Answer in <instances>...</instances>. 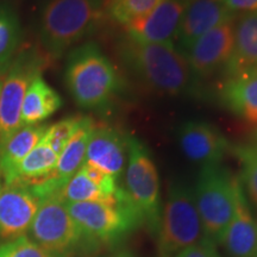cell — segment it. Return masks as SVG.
<instances>
[{"label": "cell", "instance_id": "obj_1", "mask_svg": "<svg viewBox=\"0 0 257 257\" xmlns=\"http://www.w3.org/2000/svg\"><path fill=\"white\" fill-rule=\"evenodd\" d=\"M119 56L128 72L153 92L179 96L197 91L199 80L187 57L175 46L141 43L125 37L119 46Z\"/></svg>", "mask_w": 257, "mask_h": 257}, {"label": "cell", "instance_id": "obj_2", "mask_svg": "<svg viewBox=\"0 0 257 257\" xmlns=\"http://www.w3.org/2000/svg\"><path fill=\"white\" fill-rule=\"evenodd\" d=\"M64 80L74 101L86 110L108 107L123 88L117 68L94 42L70 50Z\"/></svg>", "mask_w": 257, "mask_h": 257}, {"label": "cell", "instance_id": "obj_3", "mask_svg": "<svg viewBox=\"0 0 257 257\" xmlns=\"http://www.w3.org/2000/svg\"><path fill=\"white\" fill-rule=\"evenodd\" d=\"M104 0H47L38 18V40L50 59H60L100 25Z\"/></svg>", "mask_w": 257, "mask_h": 257}, {"label": "cell", "instance_id": "obj_4", "mask_svg": "<svg viewBox=\"0 0 257 257\" xmlns=\"http://www.w3.org/2000/svg\"><path fill=\"white\" fill-rule=\"evenodd\" d=\"M87 245L119 242L142 226L140 214L123 187L107 201L66 204Z\"/></svg>", "mask_w": 257, "mask_h": 257}, {"label": "cell", "instance_id": "obj_5", "mask_svg": "<svg viewBox=\"0 0 257 257\" xmlns=\"http://www.w3.org/2000/svg\"><path fill=\"white\" fill-rule=\"evenodd\" d=\"M237 178L220 165L202 166L194 189V201L204 237L220 244L232 219Z\"/></svg>", "mask_w": 257, "mask_h": 257}, {"label": "cell", "instance_id": "obj_6", "mask_svg": "<svg viewBox=\"0 0 257 257\" xmlns=\"http://www.w3.org/2000/svg\"><path fill=\"white\" fill-rule=\"evenodd\" d=\"M156 237L159 257H175L204 237L194 194L186 185L169 186Z\"/></svg>", "mask_w": 257, "mask_h": 257}, {"label": "cell", "instance_id": "obj_7", "mask_svg": "<svg viewBox=\"0 0 257 257\" xmlns=\"http://www.w3.org/2000/svg\"><path fill=\"white\" fill-rule=\"evenodd\" d=\"M125 192L140 214L142 226L156 236L161 220V192L157 168L148 148L128 136Z\"/></svg>", "mask_w": 257, "mask_h": 257}, {"label": "cell", "instance_id": "obj_8", "mask_svg": "<svg viewBox=\"0 0 257 257\" xmlns=\"http://www.w3.org/2000/svg\"><path fill=\"white\" fill-rule=\"evenodd\" d=\"M46 60L35 49H23L12 57L0 93V153L22 125V106L29 86L42 75Z\"/></svg>", "mask_w": 257, "mask_h": 257}, {"label": "cell", "instance_id": "obj_9", "mask_svg": "<svg viewBox=\"0 0 257 257\" xmlns=\"http://www.w3.org/2000/svg\"><path fill=\"white\" fill-rule=\"evenodd\" d=\"M27 236L43 249L61 257H68L81 245H87L66 202L55 194L41 199Z\"/></svg>", "mask_w": 257, "mask_h": 257}, {"label": "cell", "instance_id": "obj_10", "mask_svg": "<svg viewBox=\"0 0 257 257\" xmlns=\"http://www.w3.org/2000/svg\"><path fill=\"white\" fill-rule=\"evenodd\" d=\"M40 201L30 186L3 181L0 186V239L3 242L28 234Z\"/></svg>", "mask_w": 257, "mask_h": 257}, {"label": "cell", "instance_id": "obj_11", "mask_svg": "<svg viewBox=\"0 0 257 257\" xmlns=\"http://www.w3.org/2000/svg\"><path fill=\"white\" fill-rule=\"evenodd\" d=\"M234 22H226L198 38L185 55L198 80L223 72L233 50Z\"/></svg>", "mask_w": 257, "mask_h": 257}, {"label": "cell", "instance_id": "obj_12", "mask_svg": "<svg viewBox=\"0 0 257 257\" xmlns=\"http://www.w3.org/2000/svg\"><path fill=\"white\" fill-rule=\"evenodd\" d=\"M192 0H162L152 12L125 25L126 37L141 43L175 46L180 24Z\"/></svg>", "mask_w": 257, "mask_h": 257}, {"label": "cell", "instance_id": "obj_13", "mask_svg": "<svg viewBox=\"0 0 257 257\" xmlns=\"http://www.w3.org/2000/svg\"><path fill=\"white\" fill-rule=\"evenodd\" d=\"M178 141L185 156L201 166L220 165L232 147L219 128L205 120L182 124L178 130Z\"/></svg>", "mask_w": 257, "mask_h": 257}, {"label": "cell", "instance_id": "obj_14", "mask_svg": "<svg viewBox=\"0 0 257 257\" xmlns=\"http://www.w3.org/2000/svg\"><path fill=\"white\" fill-rule=\"evenodd\" d=\"M94 125V121L89 117L81 118V123L78 130L74 133L72 138L61 152L53 172L41 181L30 185L32 192L38 198L42 199L48 195L56 194L81 168V166L85 163L86 150H87V144Z\"/></svg>", "mask_w": 257, "mask_h": 257}, {"label": "cell", "instance_id": "obj_15", "mask_svg": "<svg viewBox=\"0 0 257 257\" xmlns=\"http://www.w3.org/2000/svg\"><path fill=\"white\" fill-rule=\"evenodd\" d=\"M127 141L128 135L118 128L94 125L87 144L85 163L118 180L127 162Z\"/></svg>", "mask_w": 257, "mask_h": 257}, {"label": "cell", "instance_id": "obj_16", "mask_svg": "<svg viewBox=\"0 0 257 257\" xmlns=\"http://www.w3.org/2000/svg\"><path fill=\"white\" fill-rule=\"evenodd\" d=\"M236 17L223 0H192L180 24L175 47L185 54L202 35Z\"/></svg>", "mask_w": 257, "mask_h": 257}, {"label": "cell", "instance_id": "obj_17", "mask_svg": "<svg viewBox=\"0 0 257 257\" xmlns=\"http://www.w3.org/2000/svg\"><path fill=\"white\" fill-rule=\"evenodd\" d=\"M230 257H257V218L250 210L237 178L232 219L220 242Z\"/></svg>", "mask_w": 257, "mask_h": 257}, {"label": "cell", "instance_id": "obj_18", "mask_svg": "<svg viewBox=\"0 0 257 257\" xmlns=\"http://www.w3.org/2000/svg\"><path fill=\"white\" fill-rule=\"evenodd\" d=\"M219 98L231 113L257 126V68L227 76L219 89Z\"/></svg>", "mask_w": 257, "mask_h": 257}, {"label": "cell", "instance_id": "obj_19", "mask_svg": "<svg viewBox=\"0 0 257 257\" xmlns=\"http://www.w3.org/2000/svg\"><path fill=\"white\" fill-rule=\"evenodd\" d=\"M257 68V12L237 15L234 42L223 73L227 76Z\"/></svg>", "mask_w": 257, "mask_h": 257}, {"label": "cell", "instance_id": "obj_20", "mask_svg": "<svg viewBox=\"0 0 257 257\" xmlns=\"http://www.w3.org/2000/svg\"><path fill=\"white\" fill-rule=\"evenodd\" d=\"M59 93L38 75L32 80L22 106V125H36L51 117L62 106Z\"/></svg>", "mask_w": 257, "mask_h": 257}, {"label": "cell", "instance_id": "obj_21", "mask_svg": "<svg viewBox=\"0 0 257 257\" xmlns=\"http://www.w3.org/2000/svg\"><path fill=\"white\" fill-rule=\"evenodd\" d=\"M48 125H24L9 138L0 153V174L3 181L11 176L25 156L41 142Z\"/></svg>", "mask_w": 257, "mask_h": 257}, {"label": "cell", "instance_id": "obj_22", "mask_svg": "<svg viewBox=\"0 0 257 257\" xmlns=\"http://www.w3.org/2000/svg\"><path fill=\"white\" fill-rule=\"evenodd\" d=\"M59 155L54 152L44 138L37 144L14 170L11 176L4 182H22L34 185L41 181L55 168Z\"/></svg>", "mask_w": 257, "mask_h": 257}, {"label": "cell", "instance_id": "obj_23", "mask_svg": "<svg viewBox=\"0 0 257 257\" xmlns=\"http://www.w3.org/2000/svg\"><path fill=\"white\" fill-rule=\"evenodd\" d=\"M115 194L113 197H108L102 191L100 186L96 184L94 180L89 178L81 166V168L70 178L69 181L55 195H57L63 202L69 204V202L83 201H107L112 200L115 197Z\"/></svg>", "mask_w": 257, "mask_h": 257}, {"label": "cell", "instance_id": "obj_24", "mask_svg": "<svg viewBox=\"0 0 257 257\" xmlns=\"http://www.w3.org/2000/svg\"><path fill=\"white\" fill-rule=\"evenodd\" d=\"M21 36V23L15 10L0 4V66L9 63L16 55Z\"/></svg>", "mask_w": 257, "mask_h": 257}, {"label": "cell", "instance_id": "obj_25", "mask_svg": "<svg viewBox=\"0 0 257 257\" xmlns=\"http://www.w3.org/2000/svg\"><path fill=\"white\" fill-rule=\"evenodd\" d=\"M162 0H106L105 14L114 23L125 27L147 16Z\"/></svg>", "mask_w": 257, "mask_h": 257}, {"label": "cell", "instance_id": "obj_26", "mask_svg": "<svg viewBox=\"0 0 257 257\" xmlns=\"http://www.w3.org/2000/svg\"><path fill=\"white\" fill-rule=\"evenodd\" d=\"M230 153L236 156L240 165V184L245 186L250 198L257 206V144H237L231 147Z\"/></svg>", "mask_w": 257, "mask_h": 257}, {"label": "cell", "instance_id": "obj_27", "mask_svg": "<svg viewBox=\"0 0 257 257\" xmlns=\"http://www.w3.org/2000/svg\"><path fill=\"white\" fill-rule=\"evenodd\" d=\"M81 118L82 115H73V117L64 118V119L48 126L43 138L49 143V146L53 148L57 155H60L74 133L78 130L79 125L81 123Z\"/></svg>", "mask_w": 257, "mask_h": 257}, {"label": "cell", "instance_id": "obj_28", "mask_svg": "<svg viewBox=\"0 0 257 257\" xmlns=\"http://www.w3.org/2000/svg\"><path fill=\"white\" fill-rule=\"evenodd\" d=\"M0 257H61L48 251L25 234L0 243Z\"/></svg>", "mask_w": 257, "mask_h": 257}, {"label": "cell", "instance_id": "obj_29", "mask_svg": "<svg viewBox=\"0 0 257 257\" xmlns=\"http://www.w3.org/2000/svg\"><path fill=\"white\" fill-rule=\"evenodd\" d=\"M216 252V244H213L211 240L202 237L198 243L193 244L189 248L182 250L175 257H213Z\"/></svg>", "mask_w": 257, "mask_h": 257}, {"label": "cell", "instance_id": "obj_30", "mask_svg": "<svg viewBox=\"0 0 257 257\" xmlns=\"http://www.w3.org/2000/svg\"><path fill=\"white\" fill-rule=\"evenodd\" d=\"M223 2L234 15L257 12V0H223Z\"/></svg>", "mask_w": 257, "mask_h": 257}, {"label": "cell", "instance_id": "obj_31", "mask_svg": "<svg viewBox=\"0 0 257 257\" xmlns=\"http://www.w3.org/2000/svg\"><path fill=\"white\" fill-rule=\"evenodd\" d=\"M9 63L4 64V66H0V93H2V87H3V82H4V79H5V74H6V70H8V67H9Z\"/></svg>", "mask_w": 257, "mask_h": 257}, {"label": "cell", "instance_id": "obj_32", "mask_svg": "<svg viewBox=\"0 0 257 257\" xmlns=\"http://www.w3.org/2000/svg\"><path fill=\"white\" fill-rule=\"evenodd\" d=\"M112 257H135L133 253H130V252H127V251H123V252H119V253H117V255H114V256H112Z\"/></svg>", "mask_w": 257, "mask_h": 257}, {"label": "cell", "instance_id": "obj_33", "mask_svg": "<svg viewBox=\"0 0 257 257\" xmlns=\"http://www.w3.org/2000/svg\"><path fill=\"white\" fill-rule=\"evenodd\" d=\"M3 185V176H2V174H0V186Z\"/></svg>", "mask_w": 257, "mask_h": 257}, {"label": "cell", "instance_id": "obj_34", "mask_svg": "<svg viewBox=\"0 0 257 257\" xmlns=\"http://www.w3.org/2000/svg\"><path fill=\"white\" fill-rule=\"evenodd\" d=\"M255 144H257V131H256V134H255Z\"/></svg>", "mask_w": 257, "mask_h": 257}, {"label": "cell", "instance_id": "obj_35", "mask_svg": "<svg viewBox=\"0 0 257 257\" xmlns=\"http://www.w3.org/2000/svg\"><path fill=\"white\" fill-rule=\"evenodd\" d=\"M213 257H220V256H219V253L216 252V253H214V255H213Z\"/></svg>", "mask_w": 257, "mask_h": 257}]
</instances>
